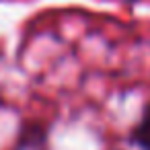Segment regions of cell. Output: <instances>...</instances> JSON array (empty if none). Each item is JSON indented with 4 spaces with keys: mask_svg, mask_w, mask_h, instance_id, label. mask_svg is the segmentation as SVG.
Here are the masks:
<instances>
[{
    "mask_svg": "<svg viewBox=\"0 0 150 150\" xmlns=\"http://www.w3.org/2000/svg\"><path fill=\"white\" fill-rule=\"evenodd\" d=\"M17 150H47V127L37 121H29L23 125Z\"/></svg>",
    "mask_w": 150,
    "mask_h": 150,
    "instance_id": "cell-1",
    "label": "cell"
},
{
    "mask_svg": "<svg viewBox=\"0 0 150 150\" xmlns=\"http://www.w3.org/2000/svg\"><path fill=\"white\" fill-rule=\"evenodd\" d=\"M132 142L136 146H140L142 150H150V105L146 107V111L142 113L140 123L134 127L132 132Z\"/></svg>",
    "mask_w": 150,
    "mask_h": 150,
    "instance_id": "cell-2",
    "label": "cell"
}]
</instances>
